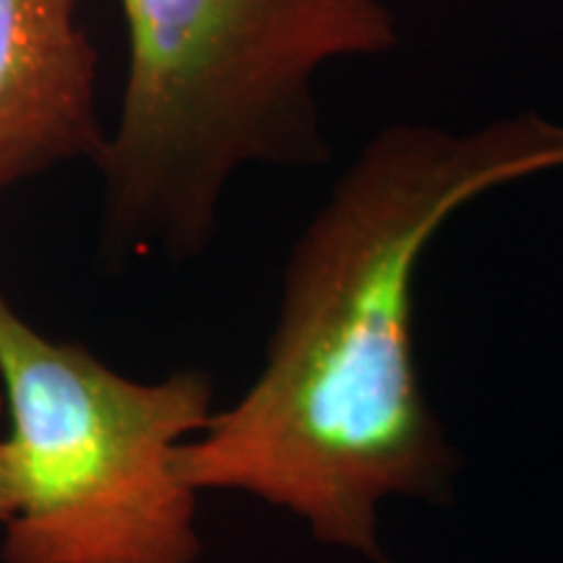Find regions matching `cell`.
Listing matches in <instances>:
<instances>
[{
  "instance_id": "1",
  "label": "cell",
  "mask_w": 563,
  "mask_h": 563,
  "mask_svg": "<svg viewBox=\"0 0 563 563\" xmlns=\"http://www.w3.org/2000/svg\"><path fill=\"white\" fill-rule=\"evenodd\" d=\"M548 170H563V123L538 112L378 133L295 243L256 382L175 449L180 481L249 493L382 561V504L435 501L454 470L415 368L422 253L464 203Z\"/></svg>"
},
{
  "instance_id": "2",
  "label": "cell",
  "mask_w": 563,
  "mask_h": 563,
  "mask_svg": "<svg viewBox=\"0 0 563 563\" xmlns=\"http://www.w3.org/2000/svg\"><path fill=\"white\" fill-rule=\"evenodd\" d=\"M129 79L97 167L123 256L207 249L241 167L329 154L316 76L399 42L382 0H121Z\"/></svg>"
},
{
  "instance_id": "3",
  "label": "cell",
  "mask_w": 563,
  "mask_h": 563,
  "mask_svg": "<svg viewBox=\"0 0 563 563\" xmlns=\"http://www.w3.org/2000/svg\"><path fill=\"white\" fill-rule=\"evenodd\" d=\"M0 389L13 514L3 563H196V493L175 449L207 428V373L136 382L42 334L0 287Z\"/></svg>"
},
{
  "instance_id": "4",
  "label": "cell",
  "mask_w": 563,
  "mask_h": 563,
  "mask_svg": "<svg viewBox=\"0 0 563 563\" xmlns=\"http://www.w3.org/2000/svg\"><path fill=\"white\" fill-rule=\"evenodd\" d=\"M97 51L76 0H0V191L100 157Z\"/></svg>"
},
{
  "instance_id": "5",
  "label": "cell",
  "mask_w": 563,
  "mask_h": 563,
  "mask_svg": "<svg viewBox=\"0 0 563 563\" xmlns=\"http://www.w3.org/2000/svg\"><path fill=\"white\" fill-rule=\"evenodd\" d=\"M13 514V481L9 456H5V443L0 441V525H5Z\"/></svg>"
},
{
  "instance_id": "6",
  "label": "cell",
  "mask_w": 563,
  "mask_h": 563,
  "mask_svg": "<svg viewBox=\"0 0 563 563\" xmlns=\"http://www.w3.org/2000/svg\"><path fill=\"white\" fill-rule=\"evenodd\" d=\"M5 412V399H3V389H0V415Z\"/></svg>"
}]
</instances>
